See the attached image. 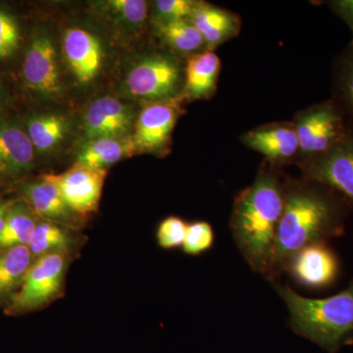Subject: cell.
<instances>
[{
    "mask_svg": "<svg viewBox=\"0 0 353 353\" xmlns=\"http://www.w3.org/2000/svg\"><path fill=\"white\" fill-rule=\"evenodd\" d=\"M71 253H51L34 260L15 296L3 308L8 316L41 310L63 296Z\"/></svg>",
    "mask_w": 353,
    "mask_h": 353,
    "instance_id": "cell-4",
    "label": "cell"
},
{
    "mask_svg": "<svg viewBox=\"0 0 353 353\" xmlns=\"http://www.w3.org/2000/svg\"><path fill=\"white\" fill-rule=\"evenodd\" d=\"M21 78L28 92L52 99L61 92L57 53L48 34L37 32L26 48Z\"/></svg>",
    "mask_w": 353,
    "mask_h": 353,
    "instance_id": "cell-6",
    "label": "cell"
},
{
    "mask_svg": "<svg viewBox=\"0 0 353 353\" xmlns=\"http://www.w3.org/2000/svg\"><path fill=\"white\" fill-rule=\"evenodd\" d=\"M63 50L77 80L81 83L92 82L101 68L103 58L99 39L85 30L72 28L65 32Z\"/></svg>",
    "mask_w": 353,
    "mask_h": 353,
    "instance_id": "cell-16",
    "label": "cell"
},
{
    "mask_svg": "<svg viewBox=\"0 0 353 353\" xmlns=\"http://www.w3.org/2000/svg\"><path fill=\"white\" fill-rule=\"evenodd\" d=\"M285 187L284 210L266 278L273 283L294 253L343 236L352 204L331 188L304 178L289 181Z\"/></svg>",
    "mask_w": 353,
    "mask_h": 353,
    "instance_id": "cell-1",
    "label": "cell"
},
{
    "mask_svg": "<svg viewBox=\"0 0 353 353\" xmlns=\"http://www.w3.org/2000/svg\"><path fill=\"white\" fill-rule=\"evenodd\" d=\"M336 99L334 102L353 122V43L338 60L334 68Z\"/></svg>",
    "mask_w": 353,
    "mask_h": 353,
    "instance_id": "cell-25",
    "label": "cell"
},
{
    "mask_svg": "<svg viewBox=\"0 0 353 353\" xmlns=\"http://www.w3.org/2000/svg\"><path fill=\"white\" fill-rule=\"evenodd\" d=\"M34 154L25 126L6 115L0 117V182L22 183L34 168Z\"/></svg>",
    "mask_w": 353,
    "mask_h": 353,
    "instance_id": "cell-11",
    "label": "cell"
},
{
    "mask_svg": "<svg viewBox=\"0 0 353 353\" xmlns=\"http://www.w3.org/2000/svg\"><path fill=\"white\" fill-rule=\"evenodd\" d=\"M189 20L210 51L236 37L241 29L240 19L234 13L211 4L196 2Z\"/></svg>",
    "mask_w": 353,
    "mask_h": 353,
    "instance_id": "cell-17",
    "label": "cell"
},
{
    "mask_svg": "<svg viewBox=\"0 0 353 353\" xmlns=\"http://www.w3.org/2000/svg\"><path fill=\"white\" fill-rule=\"evenodd\" d=\"M24 126L34 152L39 153L50 152L59 145L68 131L67 120L55 114L30 116Z\"/></svg>",
    "mask_w": 353,
    "mask_h": 353,
    "instance_id": "cell-23",
    "label": "cell"
},
{
    "mask_svg": "<svg viewBox=\"0 0 353 353\" xmlns=\"http://www.w3.org/2000/svg\"><path fill=\"white\" fill-rule=\"evenodd\" d=\"M9 103V92L7 90L6 83L0 79V117L6 115L7 105Z\"/></svg>",
    "mask_w": 353,
    "mask_h": 353,
    "instance_id": "cell-33",
    "label": "cell"
},
{
    "mask_svg": "<svg viewBox=\"0 0 353 353\" xmlns=\"http://www.w3.org/2000/svg\"><path fill=\"white\" fill-rule=\"evenodd\" d=\"M34 260L27 245L0 250V307L15 296Z\"/></svg>",
    "mask_w": 353,
    "mask_h": 353,
    "instance_id": "cell-18",
    "label": "cell"
},
{
    "mask_svg": "<svg viewBox=\"0 0 353 353\" xmlns=\"http://www.w3.org/2000/svg\"><path fill=\"white\" fill-rule=\"evenodd\" d=\"M329 6L332 10L348 26L353 34V0H333L329 2Z\"/></svg>",
    "mask_w": 353,
    "mask_h": 353,
    "instance_id": "cell-31",
    "label": "cell"
},
{
    "mask_svg": "<svg viewBox=\"0 0 353 353\" xmlns=\"http://www.w3.org/2000/svg\"><path fill=\"white\" fill-rule=\"evenodd\" d=\"M340 261L328 243L305 246L294 253L284 265L294 283L308 290L331 287L340 275Z\"/></svg>",
    "mask_w": 353,
    "mask_h": 353,
    "instance_id": "cell-9",
    "label": "cell"
},
{
    "mask_svg": "<svg viewBox=\"0 0 353 353\" xmlns=\"http://www.w3.org/2000/svg\"><path fill=\"white\" fill-rule=\"evenodd\" d=\"M132 138L128 136L117 138H101L83 143L79 152L76 163L90 168L108 170L111 165L131 157L136 152Z\"/></svg>",
    "mask_w": 353,
    "mask_h": 353,
    "instance_id": "cell-19",
    "label": "cell"
},
{
    "mask_svg": "<svg viewBox=\"0 0 353 353\" xmlns=\"http://www.w3.org/2000/svg\"><path fill=\"white\" fill-rule=\"evenodd\" d=\"M304 179L323 183L353 204V130L338 145L301 164Z\"/></svg>",
    "mask_w": 353,
    "mask_h": 353,
    "instance_id": "cell-8",
    "label": "cell"
},
{
    "mask_svg": "<svg viewBox=\"0 0 353 353\" xmlns=\"http://www.w3.org/2000/svg\"><path fill=\"white\" fill-rule=\"evenodd\" d=\"M16 199H0V233H1L2 229H3L7 214H8L11 206L13 205Z\"/></svg>",
    "mask_w": 353,
    "mask_h": 353,
    "instance_id": "cell-32",
    "label": "cell"
},
{
    "mask_svg": "<svg viewBox=\"0 0 353 353\" xmlns=\"http://www.w3.org/2000/svg\"><path fill=\"white\" fill-rule=\"evenodd\" d=\"M158 34L174 50L190 53L205 46L201 34L189 19L157 21Z\"/></svg>",
    "mask_w": 353,
    "mask_h": 353,
    "instance_id": "cell-24",
    "label": "cell"
},
{
    "mask_svg": "<svg viewBox=\"0 0 353 353\" xmlns=\"http://www.w3.org/2000/svg\"><path fill=\"white\" fill-rule=\"evenodd\" d=\"M132 111L127 104L112 97H104L90 104L83 121V141L128 136Z\"/></svg>",
    "mask_w": 353,
    "mask_h": 353,
    "instance_id": "cell-13",
    "label": "cell"
},
{
    "mask_svg": "<svg viewBox=\"0 0 353 353\" xmlns=\"http://www.w3.org/2000/svg\"><path fill=\"white\" fill-rule=\"evenodd\" d=\"M108 170L75 163L59 174H46L43 179L54 183L67 205L85 218L99 209Z\"/></svg>",
    "mask_w": 353,
    "mask_h": 353,
    "instance_id": "cell-7",
    "label": "cell"
},
{
    "mask_svg": "<svg viewBox=\"0 0 353 353\" xmlns=\"http://www.w3.org/2000/svg\"><path fill=\"white\" fill-rule=\"evenodd\" d=\"M289 310L290 327L328 353L353 345V280L347 289L325 299H309L289 285L273 283Z\"/></svg>",
    "mask_w": 353,
    "mask_h": 353,
    "instance_id": "cell-3",
    "label": "cell"
},
{
    "mask_svg": "<svg viewBox=\"0 0 353 353\" xmlns=\"http://www.w3.org/2000/svg\"><path fill=\"white\" fill-rule=\"evenodd\" d=\"M221 71L220 58L213 51L192 55L185 67V92L190 99H208L214 94Z\"/></svg>",
    "mask_w": 353,
    "mask_h": 353,
    "instance_id": "cell-20",
    "label": "cell"
},
{
    "mask_svg": "<svg viewBox=\"0 0 353 353\" xmlns=\"http://www.w3.org/2000/svg\"><path fill=\"white\" fill-rule=\"evenodd\" d=\"M215 234L213 228L206 221H196L188 224L182 250L190 256H199L213 248Z\"/></svg>",
    "mask_w": 353,
    "mask_h": 353,
    "instance_id": "cell-27",
    "label": "cell"
},
{
    "mask_svg": "<svg viewBox=\"0 0 353 353\" xmlns=\"http://www.w3.org/2000/svg\"><path fill=\"white\" fill-rule=\"evenodd\" d=\"M20 199L36 213L39 219L50 221L77 231L83 225V217L67 205L54 183L39 176L18 185Z\"/></svg>",
    "mask_w": 353,
    "mask_h": 353,
    "instance_id": "cell-12",
    "label": "cell"
},
{
    "mask_svg": "<svg viewBox=\"0 0 353 353\" xmlns=\"http://www.w3.org/2000/svg\"><path fill=\"white\" fill-rule=\"evenodd\" d=\"M196 6L190 0H158L154 4L157 21L189 19Z\"/></svg>",
    "mask_w": 353,
    "mask_h": 353,
    "instance_id": "cell-30",
    "label": "cell"
},
{
    "mask_svg": "<svg viewBox=\"0 0 353 353\" xmlns=\"http://www.w3.org/2000/svg\"><path fill=\"white\" fill-rule=\"evenodd\" d=\"M178 110L173 101H158L146 106L137 120L132 136L137 152H154L168 145Z\"/></svg>",
    "mask_w": 353,
    "mask_h": 353,
    "instance_id": "cell-14",
    "label": "cell"
},
{
    "mask_svg": "<svg viewBox=\"0 0 353 353\" xmlns=\"http://www.w3.org/2000/svg\"><path fill=\"white\" fill-rule=\"evenodd\" d=\"M345 117L334 101L316 104L297 115L292 124L303 162L325 154L347 136L350 128Z\"/></svg>",
    "mask_w": 353,
    "mask_h": 353,
    "instance_id": "cell-5",
    "label": "cell"
},
{
    "mask_svg": "<svg viewBox=\"0 0 353 353\" xmlns=\"http://www.w3.org/2000/svg\"><path fill=\"white\" fill-rule=\"evenodd\" d=\"M188 224L178 216H168L160 222L157 230V243L162 250L182 248Z\"/></svg>",
    "mask_w": 353,
    "mask_h": 353,
    "instance_id": "cell-28",
    "label": "cell"
},
{
    "mask_svg": "<svg viewBox=\"0 0 353 353\" xmlns=\"http://www.w3.org/2000/svg\"><path fill=\"white\" fill-rule=\"evenodd\" d=\"M243 145L261 153L273 163H285L299 152V141L294 124L265 125L241 136Z\"/></svg>",
    "mask_w": 353,
    "mask_h": 353,
    "instance_id": "cell-15",
    "label": "cell"
},
{
    "mask_svg": "<svg viewBox=\"0 0 353 353\" xmlns=\"http://www.w3.org/2000/svg\"><path fill=\"white\" fill-rule=\"evenodd\" d=\"M106 6L120 20L132 25L143 24L148 16V2L143 0H110Z\"/></svg>",
    "mask_w": 353,
    "mask_h": 353,
    "instance_id": "cell-29",
    "label": "cell"
},
{
    "mask_svg": "<svg viewBox=\"0 0 353 353\" xmlns=\"http://www.w3.org/2000/svg\"><path fill=\"white\" fill-rule=\"evenodd\" d=\"M22 31L15 14L0 6V61L12 59L21 50Z\"/></svg>",
    "mask_w": 353,
    "mask_h": 353,
    "instance_id": "cell-26",
    "label": "cell"
},
{
    "mask_svg": "<svg viewBox=\"0 0 353 353\" xmlns=\"http://www.w3.org/2000/svg\"><path fill=\"white\" fill-rule=\"evenodd\" d=\"M285 194V183L275 172L260 171L254 182L234 199L230 218V231L241 256L265 279L273 259Z\"/></svg>",
    "mask_w": 353,
    "mask_h": 353,
    "instance_id": "cell-2",
    "label": "cell"
},
{
    "mask_svg": "<svg viewBox=\"0 0 353 353\" xmlns=\"http://www.w3.org/2000/svg\"><path fill=\"white\" fill-rule=\"evenodd\" d=\"M39 220L36 213L23 199H16L0 233V250L13 246H28Z\"/></svg>",
    "mask_w": 353,
    "mask_h": 353,
    "instance_id": "cell-22",
    "label": "cell"
},
{
    "mask_svg": "<svg viewBox=\"0 0 353 353\" xmlns=\"http://www.w3.org/2000/svg\"><path fill=\"white\" fill-rule=\"evenodd\" d=\"M72 231L73 230L50 221L39 219L28 248L36 259L51 253L73 254L80 240L74 236Z\"/></svg>",
    "mask_w": 353,
    "mask_h": 353,
    "instance_id": "cell-21",
    "label": "cell"
},
{
    "mask_svg": "<svg viewBox=\"0 0 353 353\" xmlns=\"http://www.w3.org/2000/svg\"><path fill=\"white\" fill-rule=\"evenodd\" d=\"M181 72L178 64L165 55H152L139 62L128 74V92L139 99L164 101L175 94Z\"/></svg>",
    "mask_w": 353,
    "mask_h": 353,
    "instance_id": "cell-10",
    "label": "cell"
},
{
    "mask_svg": "<svg viewBox=\"0 0 353 353\" xmlns=\"http://www.w3.org/2000/svg\"></svg>",
    "mask_w": 353,
    "mask_h": 353,
    "instance_id": "cell-34",
    "label": "cell"
}]
</instances>
